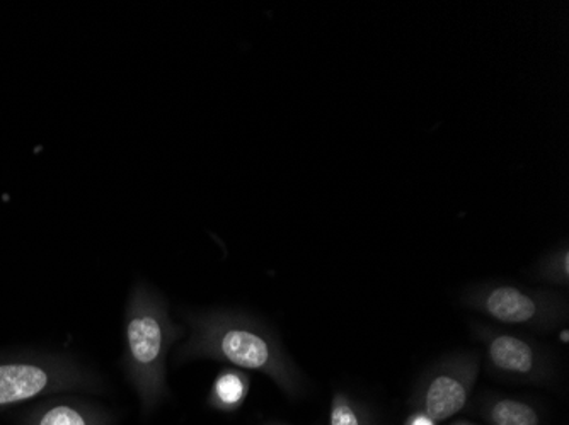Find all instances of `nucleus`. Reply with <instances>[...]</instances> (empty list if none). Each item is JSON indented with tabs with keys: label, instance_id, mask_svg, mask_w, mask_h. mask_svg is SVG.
<instances>
[{
	"label": "nucleus",
	"instance_id": "nucleus-1",
	"mask_svg": "<svg viewBox=\"0 0 569 425\" xmlns=\"http://www.w3.org/2000/svg\"><path fill=\"white\" fill-rule=\"evenodd\" d=\"M188 338L176 354L178 363L210 360L268 376L278 388L299 401L306 395L302 371L284 351L277 332L260 318L239 310L184 313Z\"/></svg>",
	"mask_w": 569,
	"mask_h": 425
},
{
	"label": "nucleus",
	"instance_id": "nucleus-2",
	"mask_svg": "<svg viewBox=\"0 0 569 425\" xmlns=\"http://www.w3.org/2000/svg\"><path fill=\"white\" fill-rule=\"evenodd\" d=\"M184 332L169 315L164 296L146 281L136 283L124 310L123 367L146 415L168 401L166 363L169 350Z\"/></svg>",
	"mask_w": 569,
	"mask_h": 425
},
{
	"label": "nucleus",
	"instance_id": "nucleus-3",
	"mask_svg": "<svg viewBox=\"0 0 569 425\" xmlns=\"http://www.w3.org/2000/svg\"><path fill=\"white\" fill-rule=\"evenodd\" d=\"M460 305L501 325L551 334L568 324V296L549 287L485 281L466 287Z\"/></svg>",
	"mask_w": 569,
	"mask_h": 425
},
{
	"label": "nucleus",
	"instance_id": "nucleus-4",
	"mask_svg": "<svg viewBox=\"0 0 569 425\" xmlns=\"http://www.w3.org/2000/svg\"><path fill=\"white\" fill-rule=\"evenodd\" d=\"M76 389L99 392L102 382L72 357L41 353L0 356V414L24 402Z\"/></svg>",
	"mask_w": 569,
	"mask_h": 425
},
{
	"label": "nucleus",
	"instance_id": "nucleus-5",
	"mask_svg": "<svg viewBox=\"0 0 569 425\" xmlns=\"http://www.w3.org/2000/svg\"><path fill=\"white\" fill-rule=\"evenodd\" d=\"M471 332L482 345L491 378L529 386H552L558 382L555 354L530 335L478 321L471 322Z\"/></svg>",
	"mask_w": 569,
	"mask_h": 425
},
{
	"label": "nucleus",
	"instance_id": "nucleus-6",
	"mask_svg": "<svg viewBox=\"0 0 569 425\" xmlns=\"http://www.w3.org/2000/svg\"><path fill=\"white\" fill-rule=\"evenodd\" d=\"M481 371L476 351H457L435 361L418 376L409 395L408 407L435 422H446L466 411Z\"/></svg>",
	"mask_w": 569,
	"mask_h": 425
},
{
	"label": "nucleus",
	"instance_id": "nucleus-7",
	"mask_svg": "<svg viewBox=\"0 0 569 425\" xmlns=\"http://www.w3.org/2000/svg\"><path fill=\"white\" fill-rule=\"evenodd\" d=\"M472 411L486 425H545L546 411L536 398L485 389L472 401Z\"/></svg>",
	"mask_w": 569,
	"mask_h": 425
},
{
	"label": "nucleus",
	"instance_id": "nucleus-8",
	"mask_svg": "<svg viewBox=\"0 0 569 425\" xmlns=\"http://www.w3.org/2000/svg\"><path fill=\"white\" fill-rule=\"evenodd\" d=\"M22 425H111L107 411L82 398H48L34 405Z\"/></svg>",
	"mask_w": 569,
	"mask_h": 425
},
{
	"label": "nucleus",
	"instance_id": "nucleus-9",
	"mask_svg": "<svg viewBox=\"0 0 569 425\" xmlns=\"http://www.w3.org/2000/svg\"><path fill=\"white\" fill-rule=\"evenodd\" d=\"M251 376L238 367H223L210 386L207 405L222 414H236L248 401Z\"/></svg>",
	"mask_w": 569,
	"mask_h": 425
},
{
	"label": "nucleus",
	"instance_id": "nucleus-10",
	"mask_svg": "<svg viewBox=\"0 0 569 425\" xmlns=\"http://www.w3.org/2000/svg\"><path fill=\"white\" fill-rule=\"evenodd\" d=\"M329 425H376V414L366 401L338 388L329 405Z\"/></svg>",
	"mask_w": 569,
	"mask_h": 425
},
{
	"label": "nucleus",
	"instance_id": "nucleus-11",
	"mask_svg": "<svg viewBox=\"0 0 569 425\" xmlns=\"http://www.w3.org/2000/svg\"><path fill=\"white\" fill-rule=\"evenodd\" d=\"M530 276L539 283L551 284V286H569V245L568 241L556 245L551 251L546 252L530 271Z\"/></svg>",
	"mask_w": 569,
	"mask_h": 425
},
{
	"label": "nucleus",
	"instance_id": "nucleus-12",
	"mask_svg": "<svg viewBox=\"0 0 569 425\" xmlns=\"http://www.w3.org/2000/svg\"><path fill=\"white\" fill-rule=\"evenodd\" d=\"M405 425H438V422H435L428 415L421 414V412H411L405 418Z\"/></svg>",
	"mask_w": 569,
	"mask_h": 425
},
{
	"label": "nucleus",
	"instance_id": "nucleus-13",
	"mask_svg": "<svg viewBox=\"0 0 569 425\" xmlns=\"http://www.w3.org/2000/svg\"><path fill=\"white\" fill-rule=\"evenodd\" d=\"M450 425H479V424H475V422H469V421H457V422H453V424H450Z\"/></svg>",
	"mask_w": 569,
	"mask_h": 425
},
{
	"label": "nucleus",
	"instance_id": "nucleus-14",
	"mask_svg": "<svg viewBox=\"0 0 569 425\" xmlns=\"http://www.w3.org/2000/svg\"><path fill=\"white\" fill-rule=\"evenodd\" d=\"M264 425H290V424H278V422H274V424H264Z\"/></svg>",
	"mask_w": 569,
	"mask_h": 425
}]
</instances>
